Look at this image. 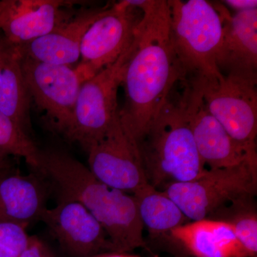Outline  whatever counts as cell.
Wrapping results in <instances>:
<instances>
[{"instance_id":"16","label":"cell","mask_w":257,"mask_h":257,"mask_svg":"<svg viewBox=\"0 0 257 257\" xmlns=\"http://www.w3.org/2000/svg\"><path fill=\"white\" fill-rule=\"evenodd\" d=\"M109 5L77 10L54 31L19 46L22 55L38 62L72 67L79 61L81 43L86 32Z\"/></svg>"},{"instance_id":"3","label":"cell","mask_w":257,"mask_h":257,"mask_svg":"<svg viewBox=\"0 0 257 257\" xmlns=\"http://www.w3.org/2000/svg\"><path fill=\"white\" fill-rule=\"evenodd\" d=\"M182 95L172 92L146 133L138 142L147 182L163 191L172 184L192 182L205 173L193 138Z\"/></svg>"},{"instance_id":"20","label":"cell","mask_w":257,"mask_h":257,"mask_svg":"<svg viewBox=\"0 0 257 257\" xmlns=\"http://www.w3.org/2000/svg\"><path fill=\"white\" fill-rule=\"evenodd\" d=\"M208 219L229 225L239 242L252 255L257 252V210L255 197L243 198L221 208Z\"/></svg>"},{"instance_id":"22","label":"cell","mask_w":257,"mask_h":257,"mask_svg":"<svg viewBox=\"0 0 257 257\" xmlns=\"http://www.w3.org/2000/svg\"><path fill=\"white\" fill-rule=\"evenodd\" d=\"M29 238L25 226L0 221V247L20 254L26 248Z\"/></svg>"},{"instance_id":"29","label":"cell","mask_w":257,"mask_h":257,"mask_svg":"<svg viewBox=\"0 0 257 257\" xmlns=\"http://www.w3.org/2000/svg\"><path fill=\"white\" fill-rule=\"evenodd\" d=\"M254 257H256V256H255Z\"/></svg>"},{"instance_id":"18","label":"cell","mask_w":257,"mask_h":257,"mask_svg":"<svg viewBox=\"0 0 257 257\" xmlns=\"http://www.w3.org/2000/svg\"><path fill=\"white\" fill-rule=\"evenodd\" d=\"M20 47L0 37V110L32 138L31 97L24 78Z\"/></svg>"},{"instance_id":"12","label":"cell","mask_w":257,"mask_h":257,"mask_svg":"<svg viewBox=\"0 0 257 257\" xmlns=\"http://www.w3.org/2000/svg\"><path fill=\"white\" fill-rule=\"evenodd\" d=\"M40 220L61 246L74 256L92 257L103 251H114L100 224L76 201L62 197L55 207L44 210Z\"/></svg>"},{"instance_id":"11","label":"cell","mask_w":257,"mask_h":257,"mask_svg":"<svg viewBox=\"0 0 257 257\" xmlns=\"http://www.w3.org/2000/svg\"><path fill=\"white\" fill-rule=\"evenodd\" d=\"M185 105L193 138L203 165L209 170L227 168L246 161L257 164L211 114L199 88L188 79L184 82Z\"/></svg>"},{"instance_id":"8","label":"cell","mask_w":257,"mask_h":257,"mask_svg":"<svg viewBox=\"0 0 257 257\" xmlns=\"http://www.w3.org/2000/svg\"><path fill=\"white\" fill-rule=\"evenodd\" d=\"M140 8L126 0L109 5L83 37L79 63L74 67L82 82L114 63L131 46L143 19Z\"/></svg>"},{"instance_id":"19","label":"cell","mask_w":257,"mask_h":257,"mask_svg":"<svg viewBox=\"0 0 257 257\" xmlns=\"http://www.w3.org/2000/svg\"><path fill=\"white\" fill-rule=\"evenodd\" d=\"M133 195L151 241L159 243L172 230L191 221L167 194L151 185Z\"/></svg>"},{"instance_id":"4","label":"cell","mask_w":257,"mask_h":257,"mask_svg":"<svg viewBox=\"0 0 257 257\" xmlns=\"http://www.w3.org/2000/svg\"><path fill=\"white\" fill-rule=\"evenodd\" d=\"M167 2L172 42L187 77L220 76L216 60L223 23L215 3L205 0Z\"/></svg>"},{"instance_id":"24","label":"cell","mask_w":257,"mask_h":257,"mask_svg":"<svg viewBox=\"0 0 257 257\" xmlns=\"http://www.w3.org/2000/svg\"><path fill=\"white\" fill-rule=\"evenodd\" d=\"M223 3L231 9L234 10L236 13L257 9L256 0H226Z\"/></svg>"},{"instance_id":"9","label":"cell","mask_w":257,"mask_h":257,"mask_svg":"<svg viewBox=\"0 0 257 257\" xmlns=\"http://www.w3.org/2000/svg\"><path fill=\"white\" fill-rule=\"evenodd\" d=\"M21 67L32 100L45 112L54 130L65 137L72 126L83 83L75 68L38 62L23 55Z\"/></svg>"},{"instance_id":"10","label":"cell","mask_w":257,"mask_h":257,"mask_svg":"<svg viewBox=\"0 0 257 257\" xmlns=\"http://www.w3.org/2000/svg\"><path fill=\"white\" fill-rule=\"evenodd\" d=\"M89 171L110 188L132 194L150 185L136 140L117 118L87 150Z\"/></svg>"},{"instance_id":"17","label":"cell","mask_w":257,"mask_h":257,"mask_svg":"<svg viewBox=\"0 0 257 257\" xmlns=\"http://www.w3.org/2000/svg\"><path fill=\"white\" fill-rule=\"evenodd\" d=\"M45 202V187L36 176L21 175L13 167L0 172V221L27 228L40 220Z\"/></svg>"},{"instance_id":"15","label":"cell","mask_w":257,"mask_h":257,"mask_svg":"<svg viewBox=\"0 0 257 257\" xmlns=\"http://www.w3.org/2000/svg\"><path fill=\"white\" fill-rule=\"evenodd\" d=\"M215 5L223 23L218 69L224 75L257 77V9L231 15L223 3Z\"/></svg>"},{"instance_id":"25","label":"cell","mask_w":257,"mask_h":257,"mask_svg":"<svg viewBox=\"0 0 257 257\" xmlns=\"http://www.w3.org/2000/svg\"><path fill=\"white\" fill-rule=\"evenodd\" d=\"M10 158L11 157L9 155L0 152V172L13 167V163Z\"/></svg>"},{"instance_id":"26","label":"cell","mask_w":257,"mask_h":257,"mask_svg":"<svg viewBox=\"0 0 257 257\" xmlns=\"http://www.w3.org/2000/svg\"><path fill=\"white\" fill-rule=\"evenodd\" d=\"M92 257H140L135 256V255L127 254L126 253H109V254H99Z\"/></svg>"},{"instance_id":"27","label":"cell","mask_w":257,"mask_h":257,"mask_svg":"<svg viewBox=\"0 0 257 257\" xmlns=\"http://www.w3.org/2000/svg\"><path fill=\"white\" fill-rule=\"evenodd\" d=\"M20 254L6 249V248L0 247V257H19Z\"/></svg>"},{"instance_id":"2","label":"cell","mask_w":257,"mask_h":257,"mask_svg":"<svg viewBox=\"0 0 257 257\" xmlns=\"http://www.w3.org/2000/svg\"><path fill=\"white\" fill-rule=\"evenodd\" d=\"M37 172L53 181L62 198L80 203L100 224L114 252L138 248L151 252L144 239V225L133 194L110 188L92 175L88 167L58 150L40 151Z\"/></svg>"},{"instance_id":"13","label":"cell","mask_w":257,"mask_h":257,"mask_svg":"<svg viewBox=\"0 0 257 257\" xmlns=\"http://www.w3.org/2000/svg\"><path fill=\"white\" fill-rule=\"evenodd\" d=\"M77 2L61 0L0 1V30L6 40L23 46L45 36L72 18Z\"/></svg>"},{"instance_id":"28","label":"cell","mask_w":257,"mask_h":257,"mask_svg":"<svg viewBox=\"0 0 257 257\" xmlns=\"http://www.w3.org/2000/svg\"><path fill=\"white\" fill-rule=\"evenodd\" d=\"M154 255V257H160V256H157V255H155V254H153Z\"/></svg>"},{"instance_id":"14","label":"cell","mask_w":257,"mask_h":257,"mask_svg":"<svg viewBox=\"0 0 257 257\" xmlns=\"http://www.w3.org/2000/svg\"><path fill=\"white\" fill-rule=\"evenodd\" d=\"M159 243L175 257H253L229 225L211 219L189 221L172 230Z\"/></svg>"},{"instance_id":"6","label":"cell","mask_w":257,"mask_h":257,"mask_svg":"<svg viewBox=\"0 0 257 257\" xmlns=\"http://www.w3.org/2000/svg\"><path fill=\"white\" fill-rule=\"evenodd\" d=\"M163 192L189 220L209 219L230 203L256 197L257 164L246 161L234 167L207 170L199 179L171 184Z\"/></svg>"},{"instance_id":"23","label":"cell","mask_w":257,"mask_h":257,"mask_svg":"<svg viewBox=\"0 0 257 257\" xmlns=\"http://www.w3.org/2000/svg\"><path fill=\"white\" fill-rule=\"evenodd\" d=\"M19 257H57L48 246L37 236H30L26 248Z\"/></svg>"},{"instance_id":"7","label":"cell","mask_w":257,"mask_h":257,"mask_svg":"<svg viewBox=\"0 0 257 257\" xmlns=\"http://www.w3.org/2000/svg\"><path fill=\"white\" fill-rule=\"evenodd\" d=\"M133 45L114 63L81 85L72 126L64 138L79 144L85 151L101 140L119 117L118 90L122 84Z\"/></svg>"},{"instance_id":"1","label":"cell","mask_w":257,"mask_h":257,"mask_svg":"<svg viewBox=\"0 0 257 257\" xmlns=\"http://www.w3.org/2000/svg\"><path fill=\"white\" fill-rule=\"evenodd\" d=\"M143 17L123 76L125 101L119 117L137 143L160 112L172 89L188 79L170 30L167 0H126Z\"/></svg>"},{"instance_id":"5","label":"cell","mask_w":257,"mask_h":257,"mask_svg":"<svg viewBox=\"0 0 257 257\" xmlns=\"http://www.w3.org/2000/svg\"><path fill=\"white\" fill-rule=\"evenodd\" d=\"M208 109L249 157L257 160V77H190Z\"/></svg>"},{"instance_id":"21","label":"cell","mask_w":257,"mask_h":257,"mask_svg":"<svg viewBox=\"0 0 257 257\" xmlns=\"http://www.w3.org/2000/svg\"><path fill=\"white\" fill-rule=\"evenodd\" d=\"M0 152L25 159L34 170L39 169L40 150L10 117L0 110Z\"/></svg>"}]
</instances>
